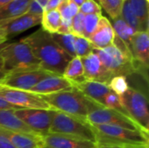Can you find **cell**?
<instances>
[{"label":"cell","instance_id":"cell-1","mask_svg":"<svg viewBox=\"0 0 149 148\" xmlns=\"http://www.w3.org/2000/svg\"><path fill=\"white\" fill-rule=\"evenodd\" d=\"M22 40L30 46L39 61L41 69L56 75H63L65 68L72 58L52 38L50 33L40 28Z\"/></svg>","mask_w":149,"mask_h":148},{"label":"cell","instance_id":"cell-2","mask_svg":"<svg viewBox=\"0 0 149 148\" xmlns=\"http://www.w3.org/2000/svg\"><path fill=\"white\" fill-rule=\"evenodd\" d=\"M54 110L86 120L92 111L102 106L75 89L40 95Z\"/></svg>","mask_w":149,"mask_h":148},{"label":"cell","instance_id":"cell-3","mask_svg":"<svg viewBox=\"0 0 149 148\" xmlns=\"http://www.w3.org/2000/svg\"><path fill=\"white\" fill-rule=\"evenodd\" d=\"M96 145H114L125 147H149L148 133L125 127L92 125Z\"/></svg>","mask_w":149,"mask_h":148},{"label":"cell","instance_id":"cell-4","mask_svg":"<svg viewBox=\"0 0 149 148\" xmlns=\"http://www.w3.org/2000/svg\"><path fill=\"white\" fill-rule=\"evenodd\" d=\"M4 71L9 73L41 69L39 61L32 53L30 46L22 39L14 43H6L0 51Z\"/></svg>","mask_w":149,"mask_h":148},{"label":"cell","instance_id":"cell-5","mask_svg":"<svg viewBox=\"0 0 149 148\" xmlns=\"http://www.w3.org/2000/svg\"><path fill=\"white\" fill-rule=\"evenodd\" d=\"M49 133L74 136L95 142L93 126L86 119L59 111H55L54 113Z\"/></svg>","mask_w":149,"mask_h":148},{"label":"cell","instance_id":"cell-6","mask_svg":"<svg viewBox=\"0 0 149 148\" xmlns=\"http://www.w3.org/2000/svg\"><path fill=\"white\" fill-rule=\"evenodd\" d=\"M120 97L123 107L128 116L147 133H149V110L148 95L144 92L129 86Z\"/></svg>","mask_w":149,"mask_h":148},{"label":"cell","instance_id":"cell-7","mask_svg":"<svg viewBox=\"0 0 149 148\" xmlns=\"http://www.w3.org/2000/svg\"><path fill=\"white\" fill-rule=\"evenodd\" d=\"M103 65L113 75L128 77L135 72L134 61L124 56L113 44L104 49H93Z\"/></svg>","mask_w":149,"mask_h":148},{"label":"cell","instance_id":"cell-8","mask_svg":"<svg viewBox=\"0 0 149 148\" xmlns=\"http://www.w3.org/2000/svg\"><path fill=\"white\" fill-rule=\"evenodd\" d=\"M86 120L91 125L115 126L145 133L139 126V125H137L136 122L134 120H132L129 116L119 113L115 110L106 108L104 106H100L97 109L89 113V114L86 117Z\"/></svg>","mask_w":149,"mask_h":148},{"label":"cell","instance_id":"cell-9","mask_svg":"<svg viewBox=\"0 0 149 148\" xmlns=\"http://www.w3.org/2000/svg\"><path fill=\"white\" fill-rule=\"evenodd\" d=\"M0 96L19 108L54 110L39 94L30 91L8 88L0 85Z\"/></svg>","mask_w":149,"mask_h":148},{"label":"cell","instance_id":"cell-10","mask_svg":"<svg viewBox=\"0 0 149 148\" xmlns=\"http://www.w3.org/2000/svg\"><path fill=\"white\" fill-rule=\"evenodd\" d=\"M55 110L21 108L14 111V114L29 128L43 136L49 133Z\"/></svg>","mask_w":149,"mask_h":148},{"label":"cell","instance_id":"cell-11","mask_svg":"<svg viewBox=\"0 0 149 148\" xmlns=\"http://www.w3.org/2000/svg\"><path fill=\"white\" fill-rule=\"evenodd\" d=\"M51 75L56 74L43 69L17 72L7 74L6 78L0 85L8 88L30 91L42 79Z\"/></svg>","mask_w":149,"mask_h":148},{"label":"cell","instance_id":"cell-12","mask_svg":"<svg viewBox=\"0 0 149 148\" xmlns=\"http://www.w3.org/2000/svg\"><path fill=\"white\" fill-rule=\"evenodd\" d=\"M42 16L25 13L19 17L0 21V38L8 40L41 23Z\"/></svg>","mask_w":149,"mask_h":148},{"label":"cell","instance_id":"cell-13","mask_svg":"<svg viewBox=\"0 0 149 148\" xmlns=\"http://www.w3.org/2000/svg\"><path fill=\"white\" fill-rule=\"evenodd\" d=\"M84 68V79L108 85L114 76L103 65L98 55L93 51L89 55L80 58Z\"/></svg>","mask_w":149,"mask_h":148},{"label":"cell","instance_id":"cell-14","mask_svg":"<svg viewBox=\"0 0 149 148\" xmlns=\"http://www.w3.org/2000/svg\"><path fill=\"white\" fill-rule=\"evenodd\" d=\"M41 144L50 148H96L95 142L81 138L48 133L40 136Z\"/></svg>","mask_w":149,"mask_h":148},{"label":"cell","instance_id":"cell-15","mask_svg":"<svg viewBox=\"0 0 149 148\" xmlns=\"http://www.w3.org/2000/svg\"><path fill=\"white\" fill-rule=\"evenodd\" d=\"M130 51L134 59V67H148L149 35L148 31H136L131 38Z\"/></svg>","mask_w":149,"mask_h":148},{"label":"cell","instance_id":"cell-16","mask_svg":"<svg viewBox=\"0 0 149 148\" xmlns=\"http://www.w3.org/2000/svg\"><path fill=\"white\" fill-rule=\"evenodd\" d=\"M71 83L75 89L79 91L87 99L96 102L102 106H104L103 103L105 98L111 92L108 85L100 82L83 79L80 81H71Z\"/></svg>","mask_w":149,"mask_h":148},{"label":"cell","instance_id":"cell-17","mask_svg":"<svg viewBox=\"0 0 149 148\" xmlns=\"http://www.w3.org/2000/svg\"><path fill=\"white\" fill-rule=\"evenodd\" d=\"M115 36L114 30L111 22L105 17L101 16L94 32L89 37L94 49H104L113 44Z\"/></svg>","mask_w":149,"mask_h":148},{"label":"cell","instance_id":"cell-18","mask_svg":"<svg viewBox=\"0 0 149 148\" xmlns=\"http://www.w3.org/2000/svg\"><path fill=\"white\" fill-rule=\"evenodd\" d=\"M73 89L70 80L66 79L61 75H51L32 87L30 92L36 94H51L61 91H68Z\"/></svg>","mask_w":149,"mask_h":148},{"label":"cell","instance_id":"cell-19","mask_svg":"<svg viewBox=\"0 0 149 148\" xmlns=\"http://www.w3.org/2000/svg\"><path fill=\"white\" fill-rule=\"evenodd\" d=\"M0 134L15 148H39L42 145L39 136H34L1 126Z\"/></svg>","mask_w":149,"mask_h":148},{"label":"cell","instance_id":"cell-20","mask_svg":"<svg viewBox=\"0 0 149 148\" xmlns=\"http://www.w3.org/2000/svg\"><path fill=\"white\" fill-rule=\"evenodd\" d=\"M0 126L34 136H39L37 133L32 131L24 123H23L14 114V111L11 110H0Z\"/></svg>","mask_w":149,"mask_h":148},{"label":"cell","instance_id":"cell-21","mask_svg":"<svg viewBox=\"0 0 149 148\" xmlns=\"http://www.w3.org/2000/svg\"><path fill=\"white\" fill-rule=\"evenodd\" d=\"M31 0H11L0 7V21L27 13Z\"/></svg>","mask_w":149,"mask_h":148},{"label":"cell","instance_id":"cell-22","mask_svg":"<svg viewBox=\"0 0 149 148\" xmlns=\"http://www.w3.org/2000/svg\"><path fill=\"white\" fill-rule=\"evenodd\" d=\"M61 21L62 18L58 9L45 10L41 18V28L50 34L57 33L61 25Z\"/></svg>","mask_w":149,"mask_h":148},{"label":"cell","instance_id":"cell-23","mask_svg":"<svg viewBox=\"0 0 149 148\" xmlns=\"http://www.w3.org/2000/svg\"><path fill=\"white\" fill-rule=\"evenodd\" d=\"M142 31H148V2L147 0H128Z\"/></svg>","mask_w":149,"mask_h":148},{"label":"cell","instance_id":"cell-24","mask_svg":"<svg viewBox=\"0 0 149 148\" xmlns=\"http://www.w3.org/2000/svg\"><path fill=\"white\" fill-rule=\"evenodd\" d=\"M62 76L70 81H80L85 79L84 68L80 58H72L65 68Z\"/></svg>","mask_w":149,"mask_h":148},{"label":"cell","instance_id":"cell-25","mask_svg":"<svg viewBox=\"0 0 149 148\" xmlns=\"http://www.w3.org/2000/svg\"><path fill=\"white\" fill-rule=\"evenodd\" d=\"M112 26L114 30L115 34L127 44V46L130 47V41L131 38L135 32L125 21L124 19L120 16L119 17L113 19ZM130 50V49H129Z\"/></svg>","mask_w":149,"mask_h":148},{"label":"cell","instance_id":"cell-26","mask_svg":"<svg viewBox=\"0 0 149 148\" xmlns=\"http://www.w3.org/2000/svg\"><path fill=\"white\" fill-rule=\"evenodd\" d=\"M52 38L72 58L76 57L74 50V38L75 36L72 33L61 34V33H52L51 34Z\"/></svg>","mask_w":149,"mask_h":148},{"label":"cell","instance_id":"cell-27","mask_svg":"<svg viewBox=\"0 0 149 148\" xmlns=\"http://www.w3.org/2000/svg\"><path fill=\"white\" fill-rule=\"evenodd\" d=\"M120 17L124 19V21L136 32V31H142V29L141 27V24L134 14L128 0H124L123 5H122V10H121V14Z\"/></svg>","mask_w":149,"mask_h":148},{"label":"cell","instance_id":"cell-28","mask_svg":"<svg viewBox=\"0 0 149 148\" xmlns=\"http://www.w3.org/2000/svg\"><path fill=\"white\" fill-rule=\"evenodd\" d=\"M123 2L124 0H99V4H100L112 19H115L121 14Z\"/></svg>","mask_w":149,"mask_h":148},{"label":"cell","instance_id":"cell-29","mask_svg":"<svg viewBox=\"0 0 149 148\" xmlns=\"http://www.w3.org/2000/svg\"><path fill=\"white\" fill-rule=\"evenodd\" d=\"M93 46L91 44V42L84 38V37H79V36H75L74 38V50H75V54L76 57L79 58H83L90 53L93 52Z\"/></svg>","mask_w":149,"mask_h":148},{"label":"cell","instance_id":"cell-30","mask_svg":"<svg viewBox=\"0 0 149 148\" xmlns=\"http://www.w3.org/2000/svg\"><path fill=\"white\" fill-rule=\"evenodd\" d=\"M58 10L59 11L62 19L72 20V17L79 12V7L71 0H63L58 5Z\"/></svg>","mask_w":149,"mask_h":148},{"label":"cell","instance_id":"cell-31","mask_svg":"<svg viewBox=\"0 0 149 148\" xmlns=\"http://www.w3.org/2000/svg\"><path fill=\"white\" fill-rule=\"evenodd\" d=\"M109 88L114 93L119 96L123 95L127 89L129 88V84L127 81V78L122 75H116L110 80L108 84Z\"/></svg>","mask_w":149,"mask_h":148},{"label":"cell","instance_id":"cell-32","mask_svg":"<svg viewBox=\"0 0 149 148\" xmlns=\"http://www.w3.org/2000/svg\"><path fill=\"white\" fill-rule=\"evenodd\" d=\"M103 106L106 108L115 110V111H117L119 113H121L126 114V115L128 116V114L127 113L125 108L122 106V103H121V100H120V97L119 95H117L116 93H114L113 91H111L107 95V97L105 98Z\"/></svg>","mask_w":149,"mask_h":148},{"label":"cell","instance_id":"cell-33","mask_svg":"<svg viewBox=\"0 0 149 148\" xmlns=\"http://www.w3.org/2000/svg\"><path fill=\"white\" fill-rule=\"evenodd\" d=\"M101 16L99 15H85L84 17V31L83 37L86 38H89V37L94 32L99 24L100 18Z\"/></svg>","mask_w":149,"mask_h":148},{"label":"cell","instance_id":"cell-34","mask_svg":"<svg viewBox=\"0 0 149 148\" xmlns=\"http://www.w3.org/2000/svg\"><path fill=\"white\" fill-rule=\"evenodd\" d=\"M79 12L84 15H101L100 5L93 0H86L79 7Z\"/></svg>","mask_w":149,"mask_h":148},{"label":"cell","instance_id":"cell-35","mask_svg":"<svg viewBox=\"0 0 149 148\" xmlns=\"http://www.w3.org/2000/svg\"><path fill=\"white\" fill-rule=\"evenodd\" d=\"M84 17L85 15L81 12H79L72 19L71 24V33L74 36L83 37L84 31Z\"/></svg>","mask_w":149,"mask_h":148},{"label":"cell","instance_id":"cell-36","mask_svg":"<svg viewBox=\"0 0 149 148\" xmlns=\"http://www.w3.org/2000/svg\"><path fill=\"white\" fill-rule=\"evenodd\" d=\"M47 3L48 0H31L27 12L33 15L42 16L43 12L45 10Z\"/></svg>","mask_w":149,"mask_h":148},{"label":"cell","instance_id":"cell-37","mask_svg":"<svg viewBox=\"0 0 149 148\" xmlns=\"http://www.w3.org/2000/svg\"><path fill=\"white\" fill-rule=\"evenodd\" d=\"M17 109H21L12 104H10V102H8L7 100H5L3 97L0 96V110H11V111H15Z\"/></svg>","mask_w":149,"mask_h":148},{"label":"cell","instance_id":"cell-38","mask_svg":"<svg viewBox=\"0 0 149 148\" xmlns=\"http://www.w3.org/2000/svg\"><path fill=\"white\" fill-rule=\"evenodd\" d=\"M63 0H48L45 10H54V9H58V5L62 3Z\"/></svg>","mask_w":149,"mask_h":148},{"label":"cell","instance_id":"cell-39","mask_svg":"<svg viewBox=\"0 0 149 148\" xmlns=\"http://www.w3.org/2000/svg\"><path fill=\"white\" fill-rule=\"evenodd\" d=\"M0 148H15L3 136L0 134Z\"/></svg>","mask_w":149,"mask_h":148},{"label":"cell","instance_id":"cell-40","mask_svg":"<svg viewBox=\"0 0 149 148\" xmlns=\"http://www.w3.org/2000/svg\"><path fill=\"white\" fill-rule=\"evenodd\" d=\"M6 76H7V72L4 71V68H3V58L0 57V84L3 81Z\"/></svg>","mask_w":149,"mask_h":148},{"label":"cell","instance_id":"cell-41","mask_svg":"<svg viewBox=\"0 0 149 148\" xmlns=\"http://www.w3.org/2000/svg\"><path fill=\"white\" fill-rule=\"evenodd\" d=\"M96 148H128V147H120V146H114V145H97Z\"/></svg>","mask_w":149,"mask_h":148},{"label":"cell","instance_id":"cell-42","mask_svg":"<svg viewBox=\"0 0 149 148\" xmlns=\"http://www.w3.org/2000/svg\"><path fill=\"white\" fill-rule=\"evenodd\" d=\"M71 1H72V2H73L75 4H77L79 7H80V6H81V4H82L86 0H71Z\"/></svg>","mask_w":149,"mask_h":148},{"label":"cell","instance_id":"cell-43","mask_svg":"<svg viewBox=\"0 0 149 148\" xmlns=\"http://www.w3.org/2000/svg\"><path fill=\"white\" fill-rule=\"evenodd\" d=\"M5 44H6V40H4L3 38H0V51H1V50L3 48V46Z\"/></svg>","mask_w":149,"mask_h":148},{"label":"cell","instance_id":"cell-44","mask_svg":"<svg viewBox=\"0 0 149 148\" xmlns=\"http://www.w3.org/2000/svg\"><path fill=\"white\" fill-rule=\"evenodd\" d=\"M10 1H11V0H0V7L3 6V5L5 4V3H9Z\"/></svg>","mask_w":149,"mask_h":148},{"label":"cell","instance_id":"cell-45","mask_svg":"<svg viewBox=\"0 0 149 148\" xmlns=\"http://www.w3.org/2000/svg\"><path fill=\"white\" fill-rule=\"evenodd\" d=\"M39 148H50V147H45V146H43V145H41V147Z\"/></svg>","mask_w":149,"mask_h":148},{"label":"cell","instance_id":"cell-46","mask_svg":"<svg viewBox=\"0 0 149 148\" xmlns=\"http://www.w3.org/2000/svg\"><path fill=\"white\" fill-rule=\"evenodd\" d=\"M128 148H147V147H128Z\"/></svg>","mask_w":149,"mask_h":148},{"label":"cell","instance_id":"cell-47","mask_svg":"<svg viewBox=\"0 0 149 148\" xmlns=\"http://www.w3.org/2000/svg\"><path fill=\"white\" fill-rule=\"evenodd\" d=\"M93 1H95L96 3H99V0H93Z\"/></svg>","mask_w":149,"mask_h":148},{"label":"cell","instance_id":"cell-48","mask_svg":"<svg viewBox=\"0 0 149 148\" xmlns=\"http://www.w3.org/2000/svg\"><path fill=\"white\" fill-rule=\"evenodd\" d=\"M147 1H148V2H149V0H147Z\"/></svg>","mask_w":149,"mask_h":148},{"label":"cell","instance_id":"cell-49","mask_svg":"<svg viewBox=\"0 0 149 148\" xmlns=\"http://www.w3.org/2000/svg\"><path fill=\"white\" fill-rule=\"evenodd\" d=\"M147 148H149V147H147Z\"/></svg>","mask_w":149,"mask_h":148},{"label":"cell","instance_id":"cell-50","mask_svg":"<svg viewBox=\"0 0 149 148\" xmlns=\"http://www.w3.org/2000/svg\"></svg>","mask_w":149,"mask_h":148}]
</instances>
